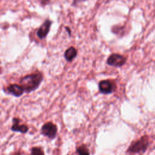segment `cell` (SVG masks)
Wrapping results in <instances>:
<instances>
[{
  "mask_svg": "<svg viewBox=\"0 0 155 155\" xmlns=\"http://www.w3.org/2000/svg\"><path fill=\"white\" fill-rule=\"evenodd\" d=\"M43 80L41 73H35L27 74L20 79L19 84L22 87L25 93H29L36 90Z\"/></svg>",
  "mask_w": 155,
  "mask_h": 155,
  "instance_id": "1",
  "label": "cell"
},
{
  "mask_svg": "<svg viewBox=\"0 0 155 155\" xmlns=\"http://www.w3.org/2000/svg\"><path fill=\"white\" fill-rule=\"evenodd\" d=\"M148 146V139L147 136H145L134 142H133L128 147L127 151L130 153H143L147 149Z\"/></svg>",
  "mask_w": 155,
  "mask_h": 155,
  "instance_id": "2",
  "label": "cell"
},
{
  "mask_svg": "<svg viewBox=\"0 0 155 155\" xmlns=\"http://www.w3.org/2000/svg\"><path fill=\"white\" fill-rule=\"evenodd\" d=\"M41 133L49 139H54L58 133V127L56 125L51 122H46L42 126Z\"/></svg>",
  "mask_w": 155,
  "mask_h": 155,
  "instance_id": "3",
  "label": "cell"
},
{
  "mask_svg": "<svg viewBox=\"0 0 155 155\" xmlns=\"http://www.w3.org/2000/svg\"><path fill=\"white\" fill-rule=\"evenodd\" d=\"M99 91L104 94H109L116 91V85L114 81L110 79L101 81L98 84Z\"/></svg>",
  "mask_w": 155,
  "mask_h": 155,
  "instance_id": "4",
  "label": "cell"
},
{
  "mask_svg": "<svg viewBox=\"0 0 155 155\" xmlns=\"http://www.w3.org/2000/svg\"><path fill=\"white\" fill-rule=\"evenodd\" d=\"M126 61V58L123 55L118 53H113L108 58L107 64L112 67H120L125 64Z\"/></svg>",
  "mask_w": 155,
  "mask_h": 155,
  "instance_id": "5",
  "label": "cell"
},
{
  "mask_svg": "<svg viewBox=\"0 0 155 155\" xmlns=\"http://www.w3.org/2000/svg\"><path fill=\"white\" fill-rule=\"evenodd\" d=\"M51 24L52 22L50 19H47L39 27L38 30H37L36 35L40 39H43L47 36L50 31Z\"/></svg>",
  "mask_w": 155,
  "mask_h": 155,
  "instance_id": "6",
  "label": "cell"
},
{
  "mask_svg": "<svg viewBox=\"0 0 155 155\" xmlns=\"http://www.w3.org/2000/svg\"><path fill=\"white\" fill-rule=\"evenodd\" d=\"M5 91L7 93L15 97L21 96L24 93V90H23L21 85H18L16 84H12L8 85L5 88Z\"/></svg>",
  "mask_w": 155,
  "mask_h": 155,
  "instance_id": "7",
  "label": "cell"
},
{
  "mask_svg": "<svg viewBox=\"0 0 155 155\" xmlns=\"http://www.w3.org/2000/svg\"><path fill=\"white\" fill-rule=\"evenodd\" d=\"M13 125L11 127V130L14 132H19L21 133H26L28 131V127L25 124H20V119L14 117L12 120Z\"/></svg>",
  "mask_w": 155,
  "mask_h": 155,
  "instance_id": "8",
  "label": "cell"
},
{
  "mask_svg": "<svg viewBox=\"0 0 155 155\" xmlns=\"http://www.w3.org/2000/svg\"><path fill=\"white\" fill-rule=\"evenodd\" d=\"M78 54V51L74 47H70L67 48L64 53V58L68 62H71Z\"/></svg>",
  "mask_w": 155,
  "mask_h": 155,
  "instance_id": "9",
  "label": "cell"
},
{
  "mask_svg": "<svg viewBox=\"0 0 155 155\" xmlns=\"http://www.w3.org/2000/svg\"><path fill=\"white\" fill-rule=\"evenodd\" d=\"M76 153L78 154V155H90L89 149L85 144H82L77 147Z\"/></svg>",
  "mask_w": 155,
  "mask_h": 155,
  "instance_id": "10",
  "label": "cell"
},
{
  "mask_svg": "<svg viewBox=\"0 0 155 155\" xmlns=\"http://www.w3.org/2000/svg\"><path fill=\"white\" fill-rule=\"evenodd\" d=\"M31 155H45L43 150L39 147H34L31 149Z\"/></svg>",
  "mask_w": 155,
  "mask_h": 155,
  "instance_id": "11",
  "label": "cell"
},
{
  "mask_svg": "<svg viewBox=\"0 0 155 155\" xmlns=\"http://www.w3.org/2000/svg\"><path fill=\"white\" fill-rule=\"evenodd\" d=\"M87 0H73V5L77 4V3H79V2H84V1H86Z\"/></svg>",
  "mask_w": 155,
  "mask_h": 155,
  "instance_id": "12",
  "label": "cell"
},
{
  "mask_svg": "<svg viewBox=\"0 0 155 155\" xmlns=\"http://www.w3.org/2000/svg\"><path fill=\"white\" fill-rule=\"evenodd\" d=\"M65 28H66L67 31V32L68 31V35L70 36V35H71V31H70V28H69V27H65Z\"/></svg>",
  "mask_w": 155,
  "mask_h": 155,
  "instance_id": "13",
  "label": "cell"
}]
</instances>
